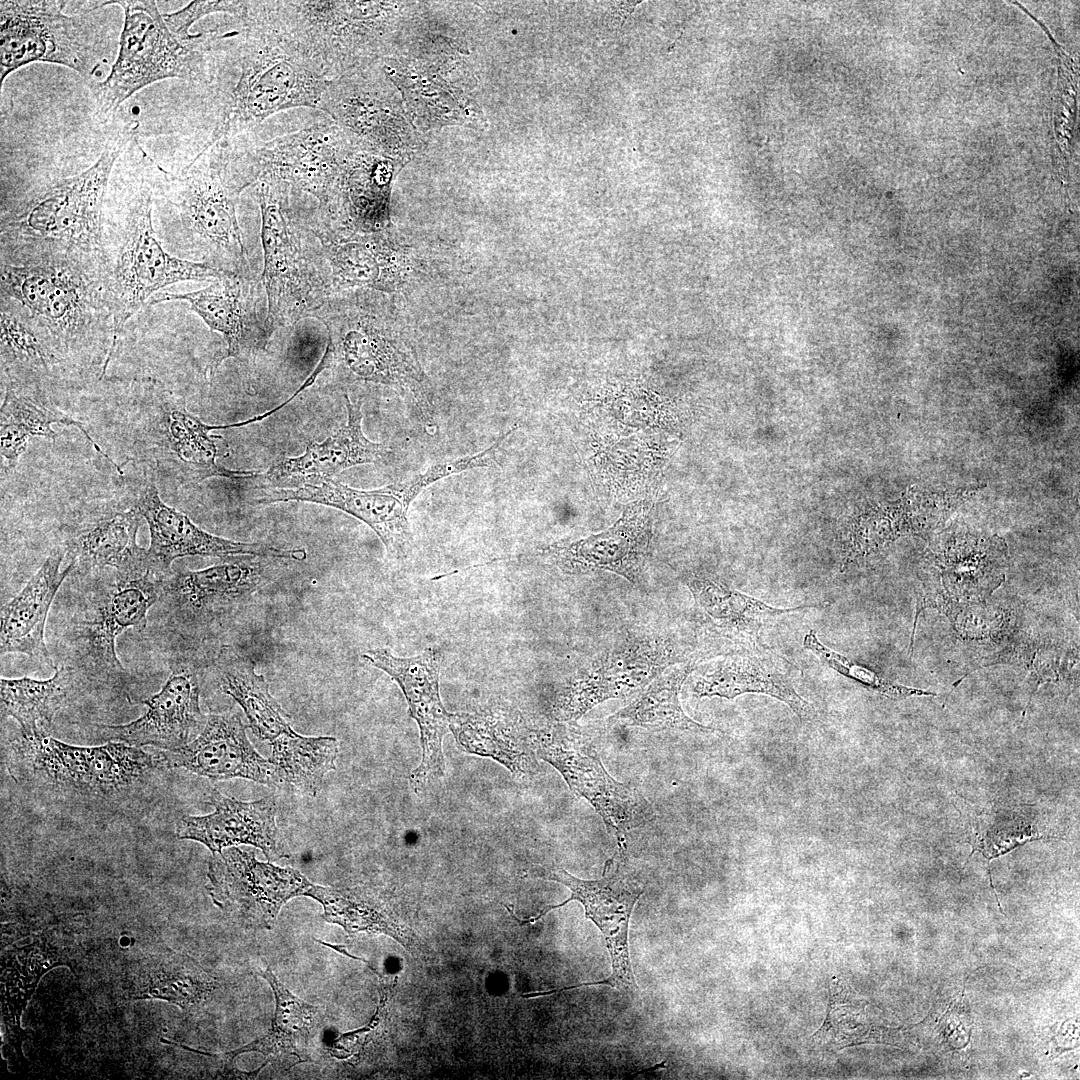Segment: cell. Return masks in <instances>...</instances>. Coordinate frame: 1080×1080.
I'll return each mask as SVG.
<instances>
[{
	"instance_id": "ac0fdd59",
	"label": "cell",
	"mask_w": 1080,
	"mask_h": 1080,
	"mask_svg": "<svg viewBox=\"0 0 1080 1080\" xmlns=\"http://www.w3.org/2000/svg\"><path fill=\"white\" fill-rule=\"evenodd\" d=\"M679 661L668 640H629L570 680L556 698L553 716L572 722L606 700L631 697Z\"/></svg>"
},
{
	"instance_id": "603a6c76",
	"label": "cell",
	"mask_w": 1080,
	"mask_h": 1080,
	"mask_svg": "<svg viewBox=\"0 0 1080 1080\" xmlns=\"http://www.w3.org/2000/svg\"><path fill=\"white\" fill-rule=\"evenodd\" d=\"M169 665L170 674L161 690L143 701L145 713L127 724L99 726L105 737L136 747L172 750L187 745L200 733L206 717L200 708L197 667L185 659Z\"/></svg>"
},
{
	"instance_id": "7c38bea8",
	"label": "cell",
	"mask_w": 1080,
	"mask_h": 1080,
	"mask_svg": "<svg viewBox=\"0 0 1080 1080\" xmlns=\"http://www.w3.org/2000/svg\"><path fill=\"white\" fill-rule=\"evenodd\" d=\"M251 134L231 141L252 186L261 176H275L314 197L318 218L333 222L344 166L354 147L341 128L325 119L267 141L253 140Z\"/></svg>"
},
{
	"instance_id": "b9f144b4",
	"label": "cell",
	"mask_w": 1080,
	"mask_h": 1080,
	"mask_svg": "<svg viewBox=\"0 0 1080 1080\" xmlns=\"http://www.w3.org/2000/svg\"><path fill=\"white\" fill-rule=\"evenodd\" d=\"M803 646L813 652L828 667L859 684L891 698L935 695L933 692L887 681L875 672L863 667L844 655L825 646L811 630L803 639Z\"/></svg>"
},
{
	"instance_id": "8fae6325",
	"label": "cell",
	"mask_w": 1080,
	"mask_h": 1080,
	"mask_svg": "<svg viewBox=\"0 0 1080 1080\" xmlns=\"http://www.w3.org/2000/svg\"><path fill=\"white\" fill-rule=\"evenodd\" d=\"M130 418L133 457L180 483H198L210 477L245 479L249 471H234L217 464L219 451L213 430L190 413L183 399L156 381L144 382Z\"/></svg>"
},
{
	"instance_id": "484cf974",
	"label": "cell",
	"mask_w": 1080,
	"mask_h": 1080,
	"mask_svg": "<svg viewBox=\"0 0 1080 1080\" xmlns=\"http://www.w3.org/2000/svg\"><path fill=\"white\" fill-rule=\"evenodd\" d=\"M652 503L628 505L607 530L587 538L551 545L541 551L570 574L605 570L635 584L646 564L652 540Z\"/></svg>"
},
{
	"instance_id": "f35d334b",
	"label": "cell",
	"mask_w": 1080,
	"mask_h": 1080,
	"mask_svg": "<svg viewBox=\"0 0 1080 1080\" xmlns=\"http://www.w3.org/2000/svg\"><path fill=\"white\" fill-rule=\"evenodd\" d=\"M1 370L5 385L41 389L66 359L13 306L1 298Z\"/></svg>"
},
{
	"instance_id": "1f68e13d",
	"label": "cell",
	"mask_w": 1080,
	"mask_h": 1080,
	"mask_svg": "<svg viewBox=\"0 0 1080 1080\" xmlns=\"http://www.w3.org/2000/svg\"><path fill=\"white\" fill-rule=\"evenodd\" d=\"M250 278L229 274L202 289L192 292H164L151 298L149 305L167 301H186L211 331L224 337L227 349L223 358L249 357L264 349L269 338L257 325L248 292Z\"/></svg>"
},
{
	"instance_id": "44dd1931",
	"label": "cell",
	"mask_w": 1080,
	"mask_h": 1080,
	"mask_svg": "<svg viewBox=\"0 0 1080 1080\" xmlns=\"http://www.w3.org/2000/svg\"><path fill=\"white\" fill-rule=\"evenodd\" d=\"M247 727L236 712L211 713L194 740L157 753L159 767L185 769L211 780L241 778L268 787L281 786L274 764L249 741Z\"/></svg>"
},
{
	"instance_id": "6da1fadb",
	"label": "cell",
	"mask_w": 1080,
	"mask_h": 1080,
	"mask_svg": "<svg viewBox=\"0 0 1080 1080\" xmlns=\"http://www.w3.org/2000/svg\"><path fill=\"white\" fill-rule=\"evenodd\" d=\"M329 82L318 66L261 26L237 22L231 31L215 29L205 78L195 84L207 130L200 152L252 133L280 111L317 109Z\"/></svg>"
},
{
	"instance_id": "60d3db41",
	"label": "cell",
	"mask_w": 1080,
	"mask_h": 1080,
	"mask_svg": "<svg viewBox=\"0 0 1080 1080\" xmlns=\"http://www.w3.org/2000/svg\"><path fill=\"white\" fill-rule=\"evenodd\" d=\"M696 663L689 661L658 675L629 705L610 716L609 724L695 733L716 731L686 715L679 700L681 687Z\"/></svg>"
},
{
	"instance_id": "7bdbcfd3",
	"label": "cell",
	"mask_w": 1080,
	"mask_h": 1080,
	"mask_svg": "<svg viewBox=\"0 0 1080 1080\" xmlns=\"http://www.w3.org/2000/svg\"><path fill=\"white\" fill-rule=\"evenodd\" d=\"M245 6L246 1L239 0L192 1L178 11L163 14V18L173 34L182 40H189L194 35L190 33V28L196 21L213 13H226L238 19Z\"/></svg>"
},
{
	"instance_id": "e575fe53",
	"label": "cell",
	"mask_w": 1080,
	"mask_h": 1080,
	"mask_svg": "<svg viewBox=\"0 0 1080 1080\" xmlns=\"http://www.w3.org/2000/svg\"><path fill=\"white\" fill-rule=\"evenodd\" d=\"M78 428L93 448L123 475L121 466L115 463L91 438L83 423L75 420L48 402L41 389L5 385V396L0 409V451L9 468H14L25 452L32 437L55 440L57 433L52 424Z\"/></svg>"
},
{
	"instance_id": "7a4b0ae2",
	"label": "cell",
	"mask_w": 1080,
	"mask_h": 1080,
	"mask_svg": "<svg viewBox=\"0 0 1080 1080\" xmlns=\"http://www.w3.org/2000/svg\"><path fill=\"white\" fill-rule=\"evenodd\" d=\"M135 135L132 123L113 129L89 168L48 177L11 207H1V263L64 258L105 269L104 203L115 163Z\"/></svg>"
},
{
	"instance_id": "f546056e",
	"label": "cell",
	"mask_w": 1080,
	"mask_h": 1080,
	"mask_svg": "<svg viewBox=\"0 0 1080 1080\" xmlns=\"http://www.w3.org/2000/svg\"><path fill=\"white\" fill-rule=\"evenodd\" d=\"M787 660L763 645L737 651L715 662L693 684L696 697L733 699L761 693L786 705L803 721L816 717L814 707L795 690L784 669Z\"/></svg>"
},
{
	"instance_id": "7402d4cb",
	"label": "cell",
	"mask_w": 1080,
	"mask_h": 1080,
	"mask_svg": "<svg viewBox=\"0 0 1080 1080\" xmlns=\"http://www.w3.org/2000/svg\"><path fill=\"white\" fill-rule=\"evenodd\" d=\"M311 317L328 331V368L333 365L356 380L408 387L424 417H433L432 403L420 388L419 371L405 352L374 328L345 321L325 303Z\"/></svg>"
},
{
	"instance_id": "30bf717a",
	"label": "cell",
	"mask_w": 1080,
	"mask_h": 1080,
	"mask_svg": "<svg viewBox=\"0 0 1080 1080\" xmlns=\"http://www.w3.org/2000/svg\"><path fill=\"white\" fill-rule=\"evenodd\" d=\"M92 580L70 612L63 632L70 662L82 677L125 673L116 639L127 629L142 631L149 609L160 599L164 577L148 569L138 574L116 570L84 574Z\"/></svg>"
},
{
	"instance_id": "f1b7e54d",
	"label": "cell",
	"mask_w": 1080,
	"mask_h": 1080,
	"mask_svg": "<svg viewBox=\"0 0 1080 1080\" xmlns=\"http://www.w3.org/2000/svg\"><path fill=\"white\" fill-rule=\"evenodd\" d=\"M141 515L129 509L104 508L84 514L66 528L67 556L84 575L103 570L123 574L147 571V549L137 543Z\"/></svg>"
},
{
	"instance_id": "277c9868",
	"label": "cell",
	"mask_w": 1080,
	"mask_h": 1080,
	"mask_svg": "<svg viewBox=\"0 0 1080 1080\" xmlns=\"http://www.w3.org/2000/svg\"><path fill=\"white\" fill-rule=\"evenodd\" d=\"M127 181L112 220L113 252L107 253L105 288L118 335L155 293L182 281L215 280L230 273L168 253L152 219L158 164L134 136L122 154ZM238 275V274H237Z\"/></svg>"
},
{
	"instance_id": "cb8c5ba5",
	"label": "cell",
	"mask_w": 1080,
	"mask_h": 1080,
	"mask_svg": "<svg viewBox=\"0 0 1080 1080\" xmlns=\"http://www.w3.org/2000/svg\"><path fill=\"white\" fill-rule=\"evenodd\" d=\"M331 116L361 150L391 154L400 146L401 126L385 81L358 69L330 80L318 108Z\"/></svg>"
},
{
	"instance_id": "e0dca14e",
	"label": "cell",
	"mask_w": 1080,
	"mask_h": 1080,
	"mask_svg": "<svg viewBox=\"0 0 1080 1080\" xmlns=\"http://www.w3.org/2000/svg\"><path fill=\"white\" fill-rule=\"evenodd\" d=\"M423 490L415 475L373 490L355 489L331 478L296 488L269 489L255 502H309L339 509L367 524L390 557L403 559L413 547L408 510Z\"/></svg>"
},
{
	"instance_id": "d590c367",
	"label": "cell",
	"mask_w": 1080,
	"mask_h": 1080,
	"mask_svg": "<svg viewBox=\"0 0 1080 1080\" xmlns=\"http://www.w3.org/2000/svg\"><path fill=\"white\" fill-rule=\"evenodd\" d=\"M450 730L465 752L492 758L518 780L529 779L537 771L532 732L517 716L495 719L451 713Z\"/></svg>"
},
{
	"instance_id": "8d00e7d4",
	"label": "cell",
	"mask_w": 1080,
	"mask_h": 1080,
	"mask_svg": "<svg viewBox=\"0 0 1080 1080\" xmlns=\"http://www.w3.org/2000/svg\"><path fill=\"white\" fill-rule=\"evenodd\" d=\"M54 670L53 676L43 680L0 679L1 717L13 718L22 737L48 734L54 716L68 703L81 680L70 666L62 664Z\"/></svg>"
},
{
	"instance_id": "ba28073f",
	"label": "cell",
	"mask_w": 1080,
	"mask_h": 1080,
	"mask_svg": "<svg viewBox=\"0 0 1080 1080\" xmlns=\"http://www.w3.org/2000/svg\"><path fill=\"white\" fill-rule=\"evenodd\" d=\"M221 691L242 708L248 727L271 747L269 760L282 784L305 795H316L325 776L335 769L339 742L332 736H304L295 732L289 717L270 694L269 685L247 656L224 645L213 660Z\"/></svg>"
},
{
	"instance_id": "3957f363",
	"label": "cell",
	"mask_w": 1080,
	"mask_h": 1080,
	"mask_svg": "<svg viewBox=\"0 0 1080 1080\" xmlns=\"http://www.w3.org/2000/svg\"><path fill=\"white\" fill-rule=\"evenodd\" d=\"M249 186L226 140L197 154L178 173L158 165L154 200L166 239L197 262L250 278L236 211Z\"/></svg>"
},
{
	"instance_id": "74e56055",
	"label": "cell",
	"mask_w": 1080,
	"mask_h": 1080,
	"mask_svg": "<svg viewBox=\"0 0 1080 1080\" xmlns=\"http://www.w3.org/2000/svg\"><path fill=\"white\" fill-rule=\"evenodd\" d=\"M272 987L275 1015L269 1032L230 1053L231 1059L245 1052H259L276 1066L290 1068L308 1060L310 1038L319 1021V1008L293 995L271 968L259 973Z\"/></svg>"
},
{
	"instance_id": "9c48e42d",
	"label": "cell",
	"mask_w": 1080,
	"mask_h": 1080,
	"mask_svg": "<svg viewBox=\"0 0 1080 1080\" xmlns=\"http://www.w3.org/2000/svg\"><path fill=\"white\" fill-rule=\"evenodd\" d=\"M71 1L20 0L0 2V85L7 76L32 62L63 65L88 84L110 53L107 39L95 22L102 1L88 2L72 15Z\"/></svg>"
},
{
	"instance_id": "d6986e66",
	"label": "cell",
	"mask_w": 1080,
	"mask_h": 1080,
	"mask_svg": "<svg viewBox=\"0 0 1080 1080\" xmlns=\"http://www.w3.org/2000/svg\"><path fill=\"white\" fill-rule=\"evenodd\" d=\"M362 658L387 673L401 688L420 732L422 757L410 773L409 782L417 793L430 779L444 776L443 738L450 730L449 713L443 706L439 691L441 656L437 649L427 648L417 656L401 658L387 648L366 651Z\"/></svg>"
},
{
	"instance_id": "5bb4252c",
	"label": "cell",
	"mask_w": 1080,
	"mask_h": 1080,
	"mask_svg": "<svg viewBox=\"0 0 1080 1080\" xmlns=\"http://www.w3.org/2000/svg\"><path fill=\"white\" fill-rule=\"evenodd\" d=\"M536 757L551 764L569 788L586 799L603 820L619 849L631 834L655 817L647 799L633 786L614 779L592 742L574 724H554L532 732Z\"/></svg>"
},
{
	"instance_id": "8992f818",
	"label": "cell",
	"mask_w": 1080,
	"mask_h": 1080,
	"mask_svg": "<svg viewBox=\"0 0 1080 1080\" xmlns=\"http://www.w3.org/2000/svg\"><path fill=\"white\" fill-rule=\"evenodd\" d=\"M261 212L267 296L264 328L268 338L282 327L311 317L331 295L321 244L313 232L311 211L301 206L302 192L272 175L253 185Z\"/></svg>"
},
{
	"instance_id": "52a82bcc",
	"label": "cell",
	"mask_w": 1080,
	"mask_h": 1080,
	"mask_svg": "<svg viewBox=\"0 0 1080 1080\" xmlns=\"http://www.w3.org/2000/svg\"><path fill=\"white\" fill-rule=\"evenodd\" d=\"M104 5L121 7L124 22L109 75L89 84L102 118L114 116L122 103L152 83L168 78L203 82L214 29L182 40L168 28L155 1L113 0Z\"/></svg>"
},
{
	"instance_id": "d4e9b609",
	"label": "cell",
	"mask_w": 1080,
	"mask_h": 1080,
	"mask_svg": "<svg viewBox=\"0 0 1080 1080\" xmlns=\"http://www.w3.org/2000/svg\"><path fill=\"white\" fill-rule=\"evenodd\" d=\"M266 567L259 559H249L196 571H172L163 579L159 600L180 622L205 625L244 603L266 584Z\"/></svg>"
},
{
	"instance_id": "4fadbf2b",
	"label": "cell",
	"mask_w": 1080,
	"mask_h": 1080,
	"mask_svg": "<svg viewBox=\"0 0 1080 1080\" xmlns=\"http://www.w3.org/2000/svg\"><path fill=\"white\" fill-rule=\"evenodd\" d=\"M527 876L561 883L570 890L571 895L562 903L544 907L536 917L527 920L516 918L510 907L505 905L518 923H535L548 912L571 901H578L584 908L585 917L602 933L611 958L612 972L606 979L580 983L556 991L607 985L633 999H639L640 991L630 960L628 933L634 906L643 895L644 887L632 874L627 861V850L618 849L606 860L599 879H580L555 865H534L527 871Z\"/></svg>"
},
{
	"instance_id": "4dcf8cb0",
	"label": "cell",
	"mask_w": 1080,
	"mask_h": 1080,
	"mask_svg": "<svg viewBox=\"0 0 1080 1080\" xmlns=\"http://www.w3.org/2000/svg\"><path fill=\"white\" fill-rule=\"evenodd\" d=\"M67 552L63 545L53 548L24 588L1 609L0 653L24 654L55 667L45 640V627L52 603L64 580L74 570H60Z\"/></svg>"
},
{
	"instance_id": "d6a6232c",
	"label": "cell",
	"mask_w": 1080,
	"mask_h": 1080,
	"mask_svg": "<svg viewBox=\"0 0 1080 1080\" xmlns=\"http://www.w3.org/2000/svg\"><path fill=\"white\" fill-rule=\"evenodd\" d=\"M686 585L707 627L727 638L738 650L760 646V630L770 618L809 608H825L830 604L823 601L795 607H775L698 575L689 576Z\"/></svg>"
},
{
	"instance_id": "4316f807",
	"label": "cell",
	"mask_w": 1080,
	"mask_h": 1080,
	"mask_svg": "<svg viewBox=\"0 0 1080 1080\" xmlns=\"http://www.w3.org/2000/svg\"><path fill=\"white\" fill-rule=\"evenodd\" d=\"M209 803L213 812L180 818L176 826L179 839L199 842L212 854L247 844L260 849L270 862L290 856L276 824L278 803L275 796L242 801L212 789Z\"/></svg>"
},
{
	"instance_id": "ab89813d",
	"label": "cell",
	"mask_w": 1080,
	"mask_h": 1080,
	"mask_svg": "<svg viewBox=\"0 0 1080 1080\" xmlns=\"http://www.w3.org/2000/svg\"><path fill=\"white\" fill-rule=\"evenodd\" d=\"M307 897L322 905L323 918L327 922L340 925L349 934H384L411 953L421 949L412 930L399 923L380 900L360 889L312 883Z\"/></svg>"
},
{
	"instance_id": "ffe728a7",
	"label": "cell",
	"mask_w": 1080,
	"mask_h": 1080,
	"mask_svg": "<svg viewBox=\"0 0 1080 1080\" xmlns=\"http://www.w3.org/2000/svg\"><path fill=\"white\" fill-rule=\"evenodd\" d=\"M146 480L134 503L150 531L147 565L161 577L172 572L174 560L187 556H256L304 560V549H281L262 543L225 539L201 529L183 512L165 504L159 495L154 476Z\"/></svg>"
},
{
	"instance_id": "5b68a950",
	"label": "cell",
	"mask_w": 1080,
	"mask_h": 1080,
	"mask_svg": "<svg viewBox=\"0 0 1080 1080\" xmlns=\"http://www.w3.org/2000/svg\"><path fill=\"white\" fill-rule=\"evenodd\" d=\"M1 297L67 360L101 344L114 353L119 335L105 289V270L64 258L1 263Z\"/></svg>"
},
{
	"instance_id": "83f0119b",
	"label": "cell",
	"mask_w": 1080,
	"mask_h": 1080,
	"mask_svg": "<svg viewBox=\"0 0 1080 1080\" xmlns=\"http://www.w3.org/2000/svg\"><path fill=\"white\" fill-rule=\"evenodd\" d=\"M347 421L323 442H311L305 452L272 464L263 473H250L247 479L277 489L331 479L358 465L385 463L393 455L389 446L369 440L362 429V403H353L346 395Z\"/></svg>"
},
{
	"instance_id": "9a60e30c",
	"label": "cell",
	"mask_w": 1080,
	"mask_h": 1080,
	"mask_svg": "<svg viewBox=\"0 0 1080 1080\" xmlns=\"http://www.w3.org/2000/svg\"><path fill=\"white\" fill-rule=\"evenodd\" d=\"M13 748L30 772L45 784L83 795L121 792L160 768L157 755L120 741L77 746L42 734L20 736Z\"/></svg>"
},
{
	"instance_id": "836d02e7",
	"label": "cell",
	"mask_w": 1080,
	"mask_h": 1080,
	"mask_svg": "<svg viewBox=\"0 0 1080 1080\" xmlns=\"http://www.w3.org/2000/svg\"><path fill=\"white\" fill-rule=\"evenodd\" d=\"M123 987L127 999H161L188 1010L209 1000L219 983L189 956L167 951L133 964Z\"/></svg>"
},
{
	"instance_id": "2e32d148",
	"label": "cell",
	"mask_w": 1080,
	"mask_h": 1080,
	"mask_svg": "<svg viewBox=\"0 0 1080 1080\" xmlns=\"http://www.w3.org/2000/svg\"><path fill=\"white\" fill-rule=\"evenodd\" d=\"M206 889L213 903L247 928L270 929L292 898L307 896L312 883L298 870L256 859L236 846L213 853Z\"/></svg>"
}]
</instances>
